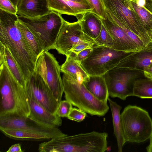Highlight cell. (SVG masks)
<instances>
[{
	"label": "cell",
	"mask_w": 152,
	"mask_h": 152,
	"mask_svg": "<svg viewBox=\"0 0 152 152\" xmlns=\"http://www.w3.org/2000/svg\"><path fill=\"white\" fill-rule=\"evenodd\" d=\"M4 62L7 63L15 78L25 89L26 81L18 64L9 50L4 46L0 44V64Z\"/></svg>",
	"instance_id": "603a6c76"
},
{
	"label": "cell",
	"mask_w": 152,
	"mask_h": 152,
	"mask_svg": "<svg viewBox=\"0 0 152 152\" xmlns=\"http://www.w3.org/2000/svg\"><path fill=\"white\" fill-rule=\"evenodd\" d=\"M17 10L18 16L28 18H38L50 11L48 0H19Z\"/></svg>",
	"instance_id": "ac0fdd59"
},
{
	"label": "cell",
	"mask_w": 152,
	"mask_h": 152,
	"mask_svg": "<svg viewBox=\"0 0 152 152\" xmlns=\"http://www.w3.org/2000/svg\"><path fill=\"white\" fill-rule=\"evenodd\" d=\"M100 20L105 28L113 38L115 50L130 53L141 49L121 28L107 18L105 19L100 18Z\"/></svg>",
	"instance_id": "9a60e30c"
},
{
	"label": "cell",
	"mask_w": 152,
	"mask_h": 152,
	"mask_svg": "<svg viewBox=\"0 0 152 152\" xmlns=\"http://www.w3.org/2000/svg\"><path fill=\"white\" fill-rule=\"evenodd\" d=\"M28 99L30 110L28 118L48 127H58L61 125V118L51 113L36 101L28 98Z\"/></svg>",
	"instance_id": "e0dca14e"
},
{
	"label": "cell",
	"mask_w": 152,
	"mask_h": 152,
	"mask_svg": "<svg viewBox=\"0 0 152 152\" xmlns=\"http://www.w3.org/2000/svg\"><path fill=\"white\" fill-rule=\"evenodd\" d=\"M150 4H151V6L152 7V1H151V2H150Z\"/></svg>",
	"instance_id": "ab89813d"
},
{
	"label": "cell",
	"mask_w": 152,
	"mask_h": 152,
	"mask_svg": "<svg viewBox=\"0 0 152 152\" xmlns=\"http://www.w3.org/2000/svg\"><path fill=\"white\" fill-rule=\"evenodd\" d=\"M0 9L10 13L17 14V7L10 0H0Z\"/></svg>",
	"instance_id": "d6a6232c"
},
{
	"label": "cell",
	"mask_w": 152,
	"mask_h": 152,
	"mask_svg": "<svg viewBox=\"0 0 152 152\" xmlns=\"http://www.w3.org/2000/svg\"></svg>",
	"instance_id": "7bdbcfd3"
},
{
	"label": "cell",
	"mask_w": 152,
	"mask_h": 152,
	"mask_svg": "<svg viewBox=\"0 0 152 152\" xmlns=\"http://www.w3.org/2000/svg\"><path fill=\"white\" fill-rule=\"evenodd\" d=\"M13 4L16 7L17 6L19 0H10Z\"/></svg>",
	"instance_id": "f35d334b"
},
{
	"label": "cell",
	"mask_w": 152,
	"mask_h": 152,
	"mask_svg": "<svg viewBox=\"0 0 152 152\" xmlns=\"http://www.w3.org/2000/svg\"><path fill=\"white\" fill-rule=\"evenodd\" d=\"M88 90L96 97L107 102L109 94L105 79L103 76L89 75L83 82Z\"/></svg>",
	"instance_id": "d6986e66"
},
{
	"label": "cell",
	"mask_w": 152,
	"mask_h": 152,
	"mask_svg": "<svg viewBox=\"0 0 152 152\" xmlns=\"http://www.w3.org/2000/svg\"><path fill=\"white\" fill-rule=\"evenodd\" d=\"M108 134L95 131L50 139L40 143V152H104L107 149Z\"/></svg>",
	"instance_id": "3957f363"
},
{
	"label": "cell",
	"mask_w": 152,
	"mask_h": 152,
	"mask_svg": "<svg viewBox=\"0 0 152 152\" xmlns=\"http://www.w3.org/2000/svg\"><path fill=\"white\" fill-rule=\"evenodd\" d=\"M133 96L152 99V79L137 78L133 83Z\"/></svg>",
	"instance_id": "4316f807"
},
{
	"label": "cell",
	"mask_w": 152,
	"mask_h": 152,
	"mask_svg": "<svg viewBox=\"0 0 152 152\" xmlns=\"http://www.w3.org/2000/svg\"><path fill=\"white\" fill-rule=\"evenodd\" d=\"M0 128L23 129L44 134L52 138L67 135L57 127H50L39 124L28 117L18 116L0 117Z\"/></svg>",
	"instance_id": "4fadbf2b"
},
{
	"label": "cell",
	"mask_w": 152,
	"mask_h": 152,
	"mask_svg": "<svg viewBox=\"0 0 152 152\" xmlns=\"http://www.w3.org/2000/svg\"><path fill=\"white\" fill-rule=\"evenodd\" d=\"M111 111L114 134L116 137L118 148V152H121L126 143L123 134L121 118L120 111L121 107L110 98L108 99Z\"/></svg>",
	"instance_id": "7402d4cb"
},
{
	"label": "cell",
	"mask_w": 152,
	"mask_h": 152,
	"mask_svg": "<svg viewBox=\"0 0 152 152\" xmlns=\"http://www.w3.org/2000/svg\"><path fill=\"white\" fill-rule=\"evenodd\" d=\"M64 96L73 106L91 115L102 116L108 112L107 102L100 101L80 82L64 73L62 77Z\"/></svg>",
	"instance_id": "5b68a950"
},
{
	"label": "cell",
	"mask_w": 152,
	"mask_h": 152,
	"mask_svg": "<svg viewBox=\"0 0 152 152\" xmlns=\"http://www.w3.org/2000/svg\"><path fill=\"white\" fill-rule=\"evenodd\" d=\"M35 71L43 79L59 103L64 92V86L61 66L53 55L44 51L38 58Z\"/></svg>",
	"instance_id": "9c48e42d"
},
{
	"label": "cell",
	"mask_w": 152,
	"mask_h": 152,
	"mask_svg": "<svg viewBox=\"0 0 152 152\" xmlns=\"http://www.w3.org/2000/svg\"><path fill=\"white\" fill-rule=\"evenodd\" d=\"M151 43H152V42H151Z\"/></svg>",
	"instance_id": "b9f144b4"
},
{
	"label": "cell",
	"mask_w": 152,
	"mask_h": 152,
	"mask_svg": "<svg viewBox=\"0 0 152 152\" xmlns=\"http://www.w3.org/2000/svg\"><path fill=\"white\" fill-rule=\"evenodd\" d=\"M79 20L83 32L90 37L95 39L101 29L102 23L100 18L94 13L89 12L83 14Z\"/></svg>",
	"instance_id": "44dd1931"
},
{
	"label": "cell",
	"mask_w": 152,
	"mask_h": 152,
	"mask_svg": "<svg viewBox=\"0 0 152 152\" xmlns=\"http://www.w3.org/2000/svg\"><path fill=\"white\" fill-rule=\"evenodd\" d=\"M17 25L25 42L32 52L38 57L44 51L37 38L19 19Z\"/></svg>",
	"instance_id": "484cf974"
},
{
	"label": "cell",
	"mask_w": 152,
	"mask_h": 152,
	"mask_svg": "<svg viewBox=\"0 0 152 152\" xmlns=\"http://www.w3.org/2000/svg\"><path fill=\"white\" fill-rule=\"evenodd\" d=\"M50 10L76 17L80 19L84 14L93 13V9L89 4L79 3L69 0H48Z\"/></svg>",
	"instance_id": "2e32d148"
},
{
	"label": "cell",
	"mask_w": 152,
	"mask_h": 152,
	"mask_svg": "<svg viewBox=\"0 0 152 152\" xmlns=\"http://www.w3.org/2000/svg\"><path fill=\"white\" fill-rule=\"evenodd\" d=\"M72 108V104L70 102L66 100H61L59 103L55 114L61 118H67Z\"/></svg>",
	"instance_id": "f546056e"
},
{
	"label": "cell",
	"mask_w": 152,
	"mask_h": 152,
	"mask_svg": "<svg viewBox=\"0 0 152 152\" xmlns=\"http://www.w3.org/2000/svg\"><path fill=\"white\" fill-rule=\"evenodd\" d=\"M146 150L148 152H152V136L150 138V143L146 147Z\"/></svg>",
	"instance_id": "8d00e7d4"
},
{
	"label": "cell",
	"mask_w": 152,
	"mask_h": 152,
	"mask_svg": "<svg viewBox=\"0 0 152 152\" xmlns=\"http://www.w3.org/2000/svg\"><path fill=\"white\" fill-rule=\"evenodd\" d=\"M94 40L99 46H104L115 50L114 41L102 23L100 32Z\"/></svg>",
	"instance_id": "83f0119b"
},
{
	"label": "cell",
	"mask_w": 152,
	"mask_h": 152,
	"mask_svg": "<svg viewBox=\"0 0 152 152\" xmlns=\"http://www.w3.org/2000/svg\"><path fill=\"white\" fill-rule=\"evenodd\" d=\"M7 152H22L20 145L17 143L12 145L7 151Z\"/></svg>",
	"instance_id": "d590c367"
},
{
	"label": "cell",
	"mask_w": 152,
	"mask_h": 152,
	"mask_svg": "<svg viewBox=\"0 0 152 152\" xmlns=\"http://www.w3.org/2000/svg\"><path fill=\"white\" fill-rule=\"evenodd\" d=\"M93 49L89 48L82 50L78 53L74 58H73L76 61L81 62L87 57Z\"/></svg>",
	"instance_id": "836d02e7"
},
{
	"label": "cell",
	"mask_w": 152,
	"mask_h": 152,
	"mask_svg": "<svg viewBox=\"0 0 152 152\" xmlns=\"http://www.w3.org/2000/svg\"><path fill=\"white\" fill-rule=\"evenodd\" d=\"M71 1H72L73 2L79 3H81L83 4H89L88 2L86 0H69ZM90 5V4H89Z\"/></svg>",
	"instance_id": "74e56055"
},
{
	"label": "cell",
	"mask_w": 152,
	"mask_h": 152,
	"mask_svg": "<svg viewBox=\"0 0 152 152\" xmlns=\"http://www.w3.org/2000/svg\"><path fill=\"white\" fill-rule=\"evenodd\" d=\"M28 98L38 102L51 113L55 114L59 103L54 97L45 81L34 71L26 81Z\"/></svg>",
	"instance_id": "8fae6325"
},
{
	"label": "cell",
	"mask_w": 152,
	"mask_h": 152,
	"mask_svg": "<svg viewBox=\"0 0 152 152\" xmlns=\"http://www.w3.org/2000/svg\"><path fill=\"white\" fill-rule=\"evenodd\" d=\"M86 0L93 8V13L101 19H106L105 15L99 0Z\"/></svg>",
	"instance_id": "4dcf8cb0"
},
{
	"label": "cell",
	"mask_w": 152,
	"mask_h": 152,
	"mask_svg": "<svg viewBox=\"0 0 152 152\" xmlns=\"http://www.w3.org/2000/svg\"><path fill=\"white\" fill-rule=\"evenodd\" d=\"M106 18L120 27H124L137 36L146 45L151 40L136 13L127 0H99Z\"/></svg>",
	"instance_id": "277c9868"
},
{
	"label": "cell",
	"mask_w": 152,
	"mask_h": 152,
	"mask_svg": "<svg viewBox=\"0 0 152 152\" xmlns=\"http://www.w3.org/2000/svg\"><path fill=\"white\" fill-rule=\"evenodd\" d=\"M135 1H137V0H134ZM150 1H152V0H150Z\"/></svg>",
	"instance_id": "60d3db41"
},
{
	"label": "cell",
	"mask_w": 152,
	"mask_h": 152,
	"mask_svg": "<svg viewBox=\"0 0 152 152\" xmlns=\"http://www.w3.org/2000/svg\"><path fill=\"white\" fill-rule=\"evenodd\" d=\"M121 118L126 142H143L152 136V119L145 110L128 105L121 114Z\"/></svg>",
	"instance_id": "8992f818"
},
{
	"label": "cell",
	"mask_w": 152,
	"mask_h": 152,
	"mask_svg": "<svg viewBox=\"0 0 152 152\" xmlns=\"http://www.w3.org/2000/svg\"><path fill=\"white\" fill-rule=\"evenodd\" d=\"M138 72L115 67L103 75L109 96L125 100L133 96L132 81L138 78Z\"/></svg>",
	"instance_id": "30bf717a"
},
{
	"label": "cell",
	"mask_w": 152,
	"mask_h": 152,
	"mask_svg": "<svg viewBox=\"0 0 152 152\" xmlns=\"http://www.w3.org/2000/svg\"><path fill=\"white\" fill-rule=\"evenodd\" d=\"M129 6L136 13L147 33L152 30V7L149 0L145 6L138 5L134 0H127Z\"/></svg>",
	"instance_id": "d4e9b609"
},
{
	"label": "cell",
	"mask_w": 152,
	"mask_h": 152,
	"mask_svg": "<svg viewBox=\"0 0 152 152\" xmlns=\"http://www.w3.org/2000/svg\"><path fill=\"white\" fill-rule=\"evenodd\" d=\"M7 137L14 139L28 140H43L50 139V136L23 129L13 128H0Z\"/></svg>",
	"instance_id": "cb8c5ba5"
},
{
	"label": "cell",
	"mask_w": 152,
	"mask_h": 152,
	"mask_svg": "<svg viewBox=\"0 0 152 152\" xmlns=\"http://www.w3.org/2000/svg\"><path fill=\"white\" fill-rule=\"evenodd\" d=\"M86 115V113L79 108H72L67 118L70 120L80 122L85 118Z\"/></svg>",
	"instance_id": "1f68e13d"
},
{
	"label": "cell",
	"mask_w": 152,
	"mask_h": 152,
	"mask_svg": "<svg viewBox=\"0 0 152 152\" xmlns=\"http://www.w3.org/2000/svg\"><path fill=\"white\" fill-rule=\"evenodd\" d=\"M131 53L118 51L104 46H98L94 48L80 64L89 75L102 76L115 67Z\"/></svg>",
	"instance_id": "ba28073f"
},
{
	"label": "cell",
	"mask_w": 152,
	"mask_h": 152,
	"mask_svg": "<svg viewBox=\"0 0 152 152\" xmlns=\"http://www.w3.org/2000/svg\"><path fill=\"white\" fill-rule=\"evenodd\" d=\"M152 63V43L142 49L131 53L123 58L115 67L143 73L145 68Z\"/></svg>",
	"instance_id": "5bb4252c"
},
{
	"label": "cell",
	"mask_w": 152,
	"mask_h": 152,
	"mask_svg": "<svg viewBox=\"0 0 152 152\" xmlns=\"http://www.w3.org/2000/svg\"><path fill=\"white\" fill-rule=\"evenodd\" d=\"M98 46L96 43L85 41L80 42L70 50L66 56H69L74 58L81 51L86 49L94 48Z\"/></svg>",
	"instance_id": "f1b7e54d"
},
{
	"label": "cell",
	"mask_w": 152,
	"mask_h": 152,
	"mask_svg": "<svg viewBox=\"0 0 152 152\" xmlns=\"http://www.w3.org/2000/svg\"><path fill=\"white\" fill-rule=\"evenodd\" d=\"M0 64V117H28L30 110L25 89L13 76L5 62Z\"/></svg>",
	"instance_id": "7a4b0ae2"
},
{
	"label": "cell",
	"mask_w": 152,
	"mask_h": 152,
	"mask_svg": "<svg viewBox=\"0 0 152 152\" xmlns=\"http://www.w3.org/2000/svg\"><path fill=\"white\" fill-rule=\"evenodd\" d=\"M19 20L17 14L0 9V44L10 52L26 81L35 71L38 58L23 39L17 25Z\"/></svg>",
	"instance_id": "6da1fadb"
},
{
	"label": "cell",
	"mask_w": 152,
	"mask_h": 152,
	"mask_svg": "<svg viewBox=\"0 0 152 152\" xmlns=\"http://www.w3.org/2000/svg\"><path fill=\"white\" fill-rule=\"evenodd\" d=\"M18 17L37 38L44 51L55 49L56 41L64 19L61 14L51 10L38 18Z\"/></svg>",
	"instance_id": "52a82bcc"
},
{
	"label": "cell",
	"mask_w": 152,
	"mask_h": 152,
	"mask_svg": "<svg viewBox=\"0 0 152 152\" xmlns=\"http://www.w3.org/2000/svg\"><path fill=\"white\" fill-rule=\"evenodd\" d=\"M65 62L61 66V72L81 83L87 79L89 75L81 66L80 62L67 56Z\"/></svg>",
	"instance_id": "ffe728a7"
},
{
	"label": "cell",
	"mask_w": 152,
	"mask_h": 152,
	"mask_svg": "<svg viewBox=\"0 0 152 152\" xmlns=\"http://www.w3.org/2000/svg\"><path fill=\"white\" fill-rule=\"evenodd\" d=\"M96 43L83 31L79 20L69 22L64 19L55 44L58 53L66 56L77 44L81 42Z\"/></svg>",
	"instance_id": "7c38bea8"
},
{
	"label": "cell",
	"mask_w": 152,
	"mask_h": 152,
	"mask_svg": "<svg viewBox=\"0 0 152 152\" xmlns=\"http://www.w3.org/2000/svg\"><path fill=\"white\" fill-rule=\"evenodd\" d=\"M143 74L145 77L152 79V63L145 69Z\"/></svg>",
	"instance_id": "e575fe53"
}]
</instances>
